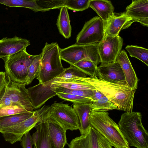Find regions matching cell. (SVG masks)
<instances>
[{"instance_id": "obj_38", "label": "cell", "mask_w": 148, "mask_h": 148, "mask_svg": "<svg viewBox=\"0 0 148 148\" xmlns=\"http://www.w3.org/2000/svg\"><path fill=\"white\" fill-rule=\"evenodd\" d=\"M7 81L6 79L5 72H2L0 74V92L6 84Z\"/></svg>"}, {"instance_id": "obj_8", "label": "cell", "mask_w": 148, "mask_h": 148, "mask_svg": "<svg viewBox=\"0 0 148 148\" xmlns=\"http://www.w3.org/2000/svg\"><path fill=\"white\" fill-rule=\"evenodd\" d=\"M50 106H44L34 111L33 115L27 119L3 130L1 133L5 141L11 144L21 141L23 136L36 126L42 114Z\"/></svg>"}, {"instance_id": "obj_21", "label": "cell", "mask_w": 148, "mask_h": 148, "mask_svg": "<svg viewBox=\"0 0 148 148\" xmlns=\"http://www.w3.org/2000/svg\"><path fill=\"white\" fill-rule=\"evenodd\" d=\"M89 7L96 12L105 25L114 13L112 2L108 0H90Z\"/></svg>"}, {"instance_id": "obj_36", "label": "cell", "mask_w": 148, "mask_h": 148, "mask_svg": "<svg viewBox=\"0 0 148 148\" xmlns=\"http://www.w3.org/2000/svg\"><path fill=\"white\" fill-rule=\"evenodd\" d=\"M21 141L23 148H32L34 144L29 132L23 136Z\"/></svg>"}, {"instance_id": "obj_12", "label": "cell", "mask_w": 148, "mask_h": 148, "mask_svg": "<svg viewBox=\"0 0 148 148\" xmlns=\"http://www.w3.org/2000/svg\"><path fill=\"white\" fill-rule=\"evenodd\" d=\"M123 40L119 36L107 37L98 43V52L100 65H103L116 61L123 45Z\"/></svg>"}, {"instance_id": "obj_11", "label": "cell", "mask_w": 148, "mask_h": 148, "mask_svg": "<svg viewBox=\"0 0 148 148\" xmlns=\"http://www.w3.org/2000/svg\"><path fill=\"white\" fill-rule=\"evenodd\" d=\"M67 144L69 148H112L108 140L91 126Z\"/></svg>"}, {"instance_id": "obj_29", "label": "cell", "mask_w": 148, "mask_h": 148, "mask_svg": "<svg viewBox=\"0 0 148 148\" xmlns=\"http://www.w3.org/2000/svg\"><path fill=\"white\" fill-rule=\"evenodd\" d=\"M87 75L96 76L97 70V65L94 62L88 60H80L73 64Z\"/></svg>"}, {"instance_id": "obj_30", "label": "cell", "mask_w": 148, "mask_h": 148, "mask_svg": "<svg viewBox=\"0 0 148 148\" xmlns=\"http://www.w3.org/2000/svg\"><path fill=\"white\" fill-rule=\"evenodd\" d=\"M41 56V53L36 55L29 66L26 79V85L30 84L35 78L37 77L39 70Z\"/></svg>"}, {"instance_id": "obj_3", "label": "cell", "mask_w": 148, "mask_h": 148, "mask_svg": "<svg viewBox=\"0 0 148 148\" xmlns=\"http://www.w3.org/2000/svg\"><path fill=\"white\" fill-rule=\"evenodd\" d=\"M89 121L93 128L104 136L114 148H130L118 125L107 112L91 110Z\"/></svg>"}, {"instance_id": "obj_33", "label": "cell", "mask_w": 148, "mask_h": 148, "mask_svg": "<svg viewBox=\"0 0 148 148\" xmlns=\"http://www.w3.org/2000/svg\"><path fill=\"white\" fill-rule=\"evenodd\" d=\"M51 89L55 92H60L71 94L89 99L93 94L92 90L69 89L60 88H51Z\"/></svg>"}, {"instance_id": "obj_31", "label": "cell", "mask_w": 148, "mask_h": 148, "mask_svg": "<svg viewBox=\"0 0 148 148\" xmlns=\"http://www.w3.org/2000/svg\"><path fill=\"white\" fill-rule=\"evenodd\" d=\"M90 0H65L64 6L75 12L82 11L89 7Z\"/></svg>"}, {"instance_id": "obj_10", "label": "cell", "mask_w": 148, "mask_h": 148, "mask_svg": "<svg viewBox=\"0 0 148 148\" xmlns=\"http://www.w3.org/2000/svg\"><path fill=\"white\" fill-rule=\"evenodd\" d=\"M6 84L1 91L11 101L14 106H19L27 111H33L34 108L30 101L28 89L25 84H19L12 82L8 77Z\"/></svg>"}, {"instance_id": "obj_6", "label": "cell", "mask_w": 148, "mask_h": 148, "mask_svg": "<svg viewBox=\"0 0 148 148\" xmlns=\"http://www.w3.org/2000/svg\"><path fill=\"white\" fill-rule=\"evenodd\" d=\"M47 114L51 119L66 131L80 129V123L77 114L68 103L55 102L48 108Z\"/></svg>"}, {"instance_id": "obj_18", "label": "cell", "mask_w": 148, "mask_h": 148, "mask_svg": "<svg viewBox=\"0 0 148 148\" xmlns=\"http://www.w3.org/2000/svg\"><path fill=\"white\" fill-rule=\"evenodd\" d=\"M116 61L119 62L122 68L127 85L132 89L136 90L139 80L127 53L124 50L121 51Z\"/></svg>"}, {"instance_id": "obj_37", "label": "cell", "mask_w": 148, "mask_h": 148, "mask_svg": "<svg viewBox=\"0 0 148 148\" xmlns=\"http://www.w3.org/2000/svg\"><path fill=\"white\" fill-rule=\"evenodd\" d=\"M93 94L90 97V99L93 102L99 100L105 95L101 92L95 89L92 90Z\"/></svg>"}, {"instance_id": "obj_4", "label": "cell", "mask_w": 148, "mask_h": 148, "mask_svg": "<svg viewBox=\"0 0 148 148\" xmlns=\"http://www.w3.org/2000/svg\"><path fill=\"white\" fill-rule=\"evenodd\" d=\"M60 49L56 42H46L42 49L39 70L36 78L40 84H44L56 77L63 72V67L60 54Z\"/></svg>"}, {"instance_id": "obj_2", "label": "cell", "mask_w": 148, "mask_h": 148, "mask_svg": "<svg viewBox=\"0 0 148 148\" xmlns=\"http://www.w3.org/2000/svg\"><path fill=\"white\" fill-rule=\"evenodd\" d=\"M139 112L123 113L118 122L119 128L130 147L148 148V133L142 123Z\"/></svg>"}, {"instance_id": "obj_34", "label": "cell", "mask_w": 148, "mask_h": 148, "mask_svg": "<svg viewBox=\"0 0 148 148\" xmlns=\"http://www.w3.org/2000/svg\"><path fill=\"white\" fill-rule=\"evenodd\" d=\"M60 98L73 103H83L93 102L90 99L71 94L60 92H55Z\"/></svg>"}, {"instance_id": "obj_24", "label": "cell", "mask_w": 148, "mask_h": 148, "mask_svg": "<svg viewBox=\"0 0 148 148\" xmlns=\"http://www.w3.org/2000/svg\"><path fill=\"white\" fill-rule=\"evenodd\" d=\"M34 112L28 111L0 117V132L28 118Z\"/></svg>"}, {"instance_id": "obj_5", "label": "cell", "mask_w": 148, "mask_h": 148, "mask_svg": "<svg viewBox=\"0 0 148 148\" xmlns=\"http://www.w3.org/2000/svg\"><path fill=\"white\" fill-rule=\"evenodd\" d=\"M36 56L29 54L24 49L2 58L6 76L13 82L25 84L28 68Z\"/></svg>"}, {"instance_id": "obj_27", "label": "cell", "mask_w": 148, "mask_h": 148, "mask_svg": "<svg viewBox=\"0 0 148 148\" xmlns=\"http://www.w3.org/2000/svg\"><path fill=\"white\" fill-rule=\"evenodd\" d=\"M91 110L107 112L118 110V107L105 96L97 101L93 102L91 106Z\"/></svg>"}, {"instance_id": "obj_1", "label": "cell", "mask_w": 148, "mask_h": 148, "mask_svg": "<svg viewBox=\"0 0 148 148\" xmlns=\"http://www.w3.org/2000/svg\"><path fill=\"white\" fill-rule=\"evenodd\" d=\"M85 79L116 105L118 110L127 112L133 111L136 90L130 87L126 82H109L96 76L87 77Z\"/></svg>"}, {"instance_id": "obj_28", "label": "cell", "mask_w": 148, "mask_h": 148, "mask_svg": "<svg viewBox=\"0 0 148 148\" xmlns=\"http://www.w3.org/2000/svg\"><path fill=\"white\" fill-rule=\"evenodd\" d=\"M87 75L73 65H70L67 68L65 69L64 71L54 78V81L62 79H70L77 77L85 78Z\"/></svg>"}, {"instance_id": "obj_26", "label": "cell", "mask_w": 148, "mask_h": 148, "mask_svg": "<svg viewBox=\"0 0 148 148\" xmlns=\"http://www.w3.org/2000/svg\"><path fill=\"white\" fill-rule=\"evenodd\" d=\"M125 49L130 56L136 58L148 66V50L145 48L136 45H127Z\"/></svg>"}, {"instance_id": "obj_39", "label": "cell", "mask_w": 148, "mask_h": 148, "mask_svg": "<svg viewBox=\"0 0 148 148\" xmlns=\"http://www.w3.org/2000/svg\"><path fill=\"white\" fill-rule=\"evenodd\" d=\"M2 71H0V74L1 73Z\"/></svg>"}, {"instance_id": "obj_19", "label": "cell", "mask_w": 148, "mask_h": 148, "mask_svg": "<svg viewBox=\"0 0 148 148\" xmlns=\"http://www.w3.org/2000/svg\"><path fill=\"white\" fill-rule=\"evenodd\" d=\"M47 120L49 135L55 148H64L68 144L66 136V131L49 117L47 110Z\"/></svg>"}, {"instance_id": "obj_22", "label": "cell", "mask_w": 148, "mask_h": 148, "mask_svg": "<svg viewBox=\"0 0 148 148\" xmlns=\"http://www.w3.org/2000/svg\"><path fill=\"white\" fill-rule=\"evenodd\" d=\"M93 102L73 103V108L77 113L79 121L81 135L85 133L91 126L89 117L91 111V106Z\"/></svg>"}, {"instance_id": "obj_35", "label": "cell", "mask_w": 148, "mask_h": 148, "mask_svg": "<svg viewBox=\"0 0 148 148\" xmlns=\"http://www.w3.org/2000/svg\"><path fill=\"white\" fill-rule=\"evenodd\" d=\"M27 112L28 111L19 106H11L3 108L0 107V117Z\"/></svg>"}, {"instance_id": "obj_16", "label": "cell", "mask_w": 148, "mask_h": 148, "mask_svg": "<svg viewBox=\"0 0 148 148\" xmlns=\"http://www.w3.org/2000/svg\"><path fill=\"white\" fill-rule=\"evenodd\" d=\"M30 45L29 40L16 36L12 38L4 37L0 40V58L2 59L26 49Z\"/></svg>"}, {"instance_id": "obj_7", "label": "cell", "mask_w": 148, "mask_h": 148, "mask_svg": "<svg viewBox=\"0 0 148 148\" xmlns=\"http://www.w3.org/2000/svg\"><path fill=\"white\" fill-rule=\"evenodd\" d=\"M98 43L87 45L76 44L60 49L61 59L73 65L81 60L91 61L97 65L100 63L98 52Z\"/></svg>"}, {"instance_id": "obj_15", "label": "cell", "mask_w": 148, "mask_h": 148, "mask_svg": "<svg viewBox=\"0 0 148 148\" xmlns=\"http://www.w3.org/2000/svg\"><path fill=\"white\" fill-rule=\"evenodd\" d=\"M133 22L125 12H114L105 25L104 38L119 35L121 30L128 28Z\"/></svg>"}, {"instance_id": "obj_20", "label": "cell", "mask_w": 148, "mask_h": 148, "mask_svg": "<svg viewBox=\"0 0 148 148\" xmlns=\"http://www.w3.org/2000/svg\"><path fill=\"white\" fill-rule=\"evenodd\" d=\"M51 88H64L69 89L92 90L96 89L87 82L85 78L77 77L62 79L53 81L51 84Z\"/></svg>"}, {"instance_id": "obj_9", "label": "cell", "mask_w": 148, "mask_h": 148, "mask_svg": "<svg viewBox=\"0 0 148 148\" xmlns=\"http://www.w3.org/2000/svg\"><path fill=\"white\" fill-rule=\"evenodd\" d=\"M105 24L98 16L86 22L76 38V44L87 45L99 43L104 39Z\"/></svg>"}, {"instance_id": "obj_25", "label": "cell", "mask_w": 148, "mask_h": 148, "mask_svg": "<svg viewBox=\"0 0 148 148\" xmlns=\"http://www.w3.org/2000/svg\"><path fill=\"white\" fill-rule=\"evenodd\" d=\"M0 4L9 7H20L29 8L35 12H44L38 5L36 0H0Z\"/></svg>"}, {"instance_id": "obj_13", "label": "cell", "mask_w": 148, "mask_h": 148, "mask_svg": "<svg viewBox=\"0 0 148 148\" xmlns=\"http://www.w3.org/2000/svg\"><path fill=\"white\" fill-rule=\"evenodd\" d=\"M43 114L34 127L36 131L31 136L34 145V148H55L48 131L47 110Z\"/></svg>"}, {"instance_id": "obj_23", "label": "cell", "mask_w": 148, "mask_h": 148, "mask_svg": "<svg viewBox=\"0 0 148 148\" xmlns=\"http://www.w3.org/2000/svg\"><path fill=\"white\" fill-rule=\"evenodd\" d=\"M56 25L60 33L64 38L68 39L71 37L72 28L68 9L66 7L60 8Z\"/></svg>"}, {"instance_id": "obj_32", "label": "cell", "mask_w": 148, "mask_h": 148, "mask_svg": "<svg viewBox=\"0 0 148 148\" xmlns=\"http://www.w3.org/2000/svg\"><path fill=\"white\" fill-rule=\"evenodd\" d=\"M38 5L44 12L51 10L60 8L64 7L65 0H36Z\"/></svg>"}, {"instance_id": "obj_14", "label": "cell", "mask_w": 148, "mask_h": 148, "mask_svg": "<svg viewBox=\"0 0 148 148\" xmlns=\"http://www.w3.org/2000/svg\"><path fill=\"white\" fill-rule=\"evenodd\" d=\"M96 76L109 82L126 83L122 68L117 61L97 66Z\"/></svg>"}, {"instance_id": "obj_17", "label": "cell", "mask_w": 148, "mask_h": 148, "mask_svg": "<svg viewBox=\"0 0 148 148\" xmlns=\"http://www.w3.org/2000/svg\"><path fill=\"white\" fill-rule=\"evenodd\" d=\"M125 13L134 21L148 26V0H134L126 8Z\"/></svg>"}]
</instances>
